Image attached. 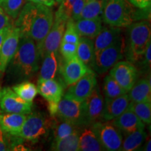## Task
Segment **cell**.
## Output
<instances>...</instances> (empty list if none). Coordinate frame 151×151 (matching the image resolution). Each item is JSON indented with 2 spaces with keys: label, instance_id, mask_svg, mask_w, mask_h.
Here are the masks:
<instances>
[{
  "label": "cell",
  "instance_id": "6da1fadb",
  "mask_svg": "<svg viewBox=\"0 0 151 151\" xmlns=\"http://www.w3.org/2000/svg\"><path fill=\"white\" fill-rule=\"evenodd\" d=\"M40 60L35 41L29 37H20L16 53L6 69L9 80L16 83L29 80L39 71Z\"/></svg>",
  "mask_w": 151,
  "mask_h": 151
},
{
  "label": "cell",
  "instance_id": "7a4b0ae2",
  "mask_svg": "<svg viewBox=\"0 0 151 151\" xmlns=\"http://www.w3.org/2000/svg\"><path fill=\"white\" fill-rule=\"evenodd\" d=\"M127 29V43L125 55L127 61L132 63L141 60L150 44V24L147 20L132 22Z\"/></svg>",
  "mask_w": 151,
  "mask_h": 151
},
{
  "label": "cell",
  "instance_id": "3957f363",
  "mask_svg": "<svg viewBox=\"0 0 151 151\" xmlns=\"http://www.w3.org/2000/svg\"><path fill=\"white\" fill-rule=\"evenodd\" d=\"M101 19L108 25L127 27L137 19L135 9L128 0H108Z\"/></svg>",
  "mask_w": 151,
  "mask_h": 151
},
{
  "label": "cell",
  "instance_id": "277c9868",
  "mask_svg": "<svg viewBox=\"0 0 151 151\" xmlns=\"http://www.w3.org/2000/svg\"><path fill=\"white\" fill-rule=\"evenodd\" d=\"M125 42L122 36L111 46L101 50L95 57L92 70L99 74L106 73L115 64L123 58L125 53Z\"/></svg>",
  "mask_w": 151,
  "mask_h": 151
},
{
  "label": "cell",
  "instance_id": "5b68a950",
  "mask_svg": "<svg viewBox=\"0 0 151 151\" xmlns=\"http://www.w3.org/2000/svg\"><path fill=\"white\" fill-rule=\"evenodd\" d=\"M52 9L47 6L38 4L37 14L32 22L28 37L32 39L38 48L41 46L53 23Z\"/></svg>",
  "mask_w": 151,
  "mask_h": 151
},
{
  "label": "cell",
  "instance_id": "8992f818",
  "mask_svg": "<svg viewBox=\"0 0 151 151\" xmlns=\"http://www.w3.org/2000/svg\"><path fill=\"white\" fill-rule=\"evenodd\" d=\"M68 18L60 8L55 15L53 23L48 35L40 46L38 48L41 58L51 52H58L60 43L65 32Z\"/></svg>",
  "mask_w": 151,
  "mask_h": 151
},
{
  "label": "cell",
  "instance_id": "52a82bcc",
  "mask_svg": "<svg viewBox=\"0 0 151 151\" xmlns=\"http://www.w3.org/2000/svg\"><path fill=\"white\" fill-rule=\"evenodd\" d=\"M53 118L72 122L78 127L85 126L83 101L76 100L64 94L58 103Z\"/></svg>",
  "mask_w": 151,
  "mask_h": 151
},
{
  "label": "cell",
  "instance_id": "ba28073f",
  "mask_svg": "<svg viewBox=\"0 0 151 151\" xmlns=\"http://www.w3.org/2000/svg\"><path fill=\"white\" fill-rule=\"evenodd\" d=\"M48 121L40 112H31L26 117L21 129L16 137L21 139L36 142L48 132Z\"/></svg>",
  "mask_w": 151,
  "mask_h": 151
},
{
  "label": "cell",
  "instance_id": "9c48e42d",
  "mask_svg": "<svg viewBox=\"0 0 151 151\" xmlns=\"http://www.w3.org/2000/svg\"><path fill=\"white\" fill-rule=\"evenodd\" d=\"M91 126L105 150H120L123 137L111 120L99 121Z\"/></svg>",
  "mask_w": 151,
  "mask_h": 151
},
{
  "label": "cell",
  "instance_id": "30bf717a",
  "mask_svg": "<svg viewBox=\"0 0 151 151\" xmlns=\"http://www.w3.org/2000/svg\"><path fill=\"white\" fill-rule=\"evenodd\" d=\"M32 103L21 99L12 88L5 87L0 90V110L2 113L28 115L32 112Z\"/></svg>",
  "mask_w": 151,
  "mask_h": 151
},
{
  "label": "cell",
  "instance_id": "8fae6325",
  "mask_svg": "<svg viewBox=\"0 0 151 151\" xmlns=\"http://www.w3.org/2000/svg\"><path fill=\"white\" fill-rule=\"evenodd\" d=\"M104 105V99L99 86H97L89 97L83 101L85 126L102 121Z\"/></svg>",
  "mask_w": 151,
  "mask_h": 151
},
{
  "label": "cell",
  "instance_id": "7c38bea8",
  "mask_svg": "<svg viewBox=\"0 0 151 151\" xmlns=\"http://www.w3.org/2000/svg\"><path fill=\"white\" fill-rule=\"evenodd\" d=\"M109 75L128 92L137 81L138 70L129 61H118L111 68Z\"/></svg>",
  "mask_w": 151,
  "mask_h": 151
},
{
  "label": "cell",
  "instance_id": "4fadbf2b",
  "mask_svg": "<svg viewBox=\"0 0 151 151\" xmlns=\"http://www.w3.org/2000/svg\"><path fill=\"white\" fill-rule=\"evenodd\" d=\"M97 86V75L90 69L78 81L69 86L65 95L80 101H84L88 97Z\"/></svg>",
  "mask_w": 151,
  "mask_h": 151
},
{
  "label": "cell",
  "instance_id": "5bb4252c",
  "mask_svg": "<svg viewBox=\"0 0 151 151\" xmlns=\"http://www.w3.org/2000/svg\"><path fill=\"white\" fill-rule=\"evenodd\" d=\"M20 39L18 28L12 27L3 41L0 51V74L4 73L7 66L16 53Z\"/></svg>",
  "mask_w": 151,
  "mask_h": 151
},
{
  "label": "cell",
  "instance_id": "9a60e30c",
  "mask_svg": "<svg viewBox=\"0 0 151 151\" xmlns=\"http://www.w3.org/2000/svg\"><path fill=\"white\" fill-rule=\"evenodd\" d=\"M90 70V68L76 56L65 61V64L61 69V73L66 86H70Z\"/></svg>",
  "mask_w": 151,
  "mask_h": 151
},
{
  "label": "cell",
  "instance_id": "2e32d148",
  "mask_svg": "<svg viewBox=\"0 0 151 151\" xmlns=\"http://www.w3.org/2000/svg\"><path fill=\"white\" fill-rule=\"evenodd\" d=\"M130 103L127 93L113 99H104L102 121H110L127 110Z\"/></svg>",
  "mask_w": 151,
  "mask_h": 151
},
{
  "label": "cell",
  "instance_id": "e0dca14e",
  "mask_svg": "<svg viewBox=\"0 0 151 151\" xmlns=\"http://www.w3.org/2000/svg\"><path fill=\"white\" fill-rule=\"evenodd\" d=\"M111 121L122 133L126 135L137 130L145 129V124L129 109Z\"/></svg>",
  "mask_w": 151,
  "mask_h": 151
},
{
  "label": "cell",
  "instance_id": "ac0fdd59",
  "mask_svg": "<svg viewBox=\"0 0 151 151\" xmlns=\"http://www.w3.org/2000/svg\"><path fill=\"white\" fill-rule=\"evenodd\" d=\"M122 36L121 29L113 26L102 27L100 32L94 39V47L95 57L104 49L113 44Z\"/></svg>",
  "mask_w": 151,
  "mask_h": 151
},
{
  "label": "cell",
  "instance_id": "d6986e66",
  "mask_svg": "<svg viewBox=\"0 0 151 151\" xmlns=\"http://www.w3.org/2000/svg\"><path fill=\"white\" fill-rule=\"evenodd\" d=\"M38 93L48 102H59L64 95V87L55 78L37 82Z\"/></svg>",
  "mask_w": 151,
  "mask_h": 151
},
{
  "label": "cell",
  "instance_id": "ffe728a7",
  "mask_svg": "<svg viewBox=\"0 0 151 151\" xmlns=\"http://www.w3.org/2000/svg\"><path fill=\"white\" fill-rule=\"evenodd\" d=\"M38 8L37 4L28 2L22 6L18 17L14 26L20 30V37H28L32 22L37 14Z\"/></svg>",
  "mask_w": 151,
  "mask_h": 151
},
{
  "label": "cell",
  "instance_id": "44dd1931",
  "mask_svg": "<svg viewBox=\"0 0 151 151\" xmlns=\"http://www.w3.org/2000/svg\"><path fill=\"white\" fill-rule=\"evenodd\" d=\"M27 115L0 113V127L7 134L16 136L21 129Z\"/></svg>",
  "mask_w": 151,
  "mask_h": 151
},
{
  "label": "cell",
  "instance_id": "7402d4cb",
  "mask_svg": "<svg viewBox=\"0 0 151 151\" xmlns=\"http://www.w3.org/2000/svg\"><path fill=\"white\" fill-rule=\"evenodd\" d=\"M79 150H105L91 125L83 126L79 131Z\"/></svg>",
  "mask_w": 151,
  "mask_h": 151
},
{
  "label": "cell",
  "instance_id": "603a6c76",
  "mask_svg": "<svg viewBox=\"0 0 151 151\" xmlns=\"http://www.w3.org/2000/svg\"><path fill=\"white\" fill-rule=\"evenodd\" d=\"M76 28L80 37L93 39L97 37L102 28L101 18L94 19L80 18L74 21Z\"/></svg>",
  "mask_w": 151,
  "mask_h": 151
},
{
  "label": "cell",
  "instance_id": "cb8c5ba5",
  "mask_svg": "<svg viewBox=\"0 0 151 151\" xmlns=\"http://www.w3.org/2000/svg\"><path fill=\"white\" fill-rule=\"evenodd\" d=\"M131 101L134 102H151L150 79L141 78L137 81L132 88L127 92Z\"/></svg>",
  "mask_w": 151,
  "mask_h": 151
},
{
  "label": "cell",
  "instance_id": "d4e9b609",
  "mask_svg": "<svg viewBox=\"0 0 151 151\" xmlns=\"http://www.w3.org/2000/svg\"><path fill=\"white\" fill-rule=\"evenodd\" d=\"M76 56L92 70L95 60L94 41L89 38L81 37L77 45Z\"/></svg>",
  "mask_w": 151,
  "mask_h": 151
},
{
  "label": "cell",
  "instance_id": "484cf974",
  "mask_svg": "<svg viewBox=\"0 0 151 151\" xmlns=\"http://www.w3.org/2000/svg\"><path fill=\"white\" fill-rule=\"evenodd\" d=\"M38 81L55 78L58 70V52H51L43 55Z\"/></svg>",
  "mask_w": 151,
  "mask_h": 151
},
{
  "label": "cell",
  "instance_id": "4316f807",
  "mask_svg": "<svg viewBox=\"0 0 151 151\" xmlns=\"http://www.w3.org/2000/svg\"><path fill=\"white\" fill-rule=\"evenodd\" d=\"M107 1L108 0H87L78 19L101 18Z\"/></svg>",
  "mask_w": 151,
  "mask_h": 151
},
{
  "label": "cell",
  "instance_id": "83f0119b",
  "mask_svg": "<svg viewBox=\"0 0 151 151\" xmlns=\"http://www.w3.org/2000/svg\"><path fill=\"white\" fill-rule=\"evenodd\" d=\"M79 131L77 130L67 137L54 141L51 150L57 151H78L79 150Z\"/></svg>",
  "mask_w": 151,
  "mask_h": 151
},
{
  "label": "cell",
  "instance_id": "f1b7e54d",
  "mask_svg": "<svg viewBox=\"0 0 151 151\" xmlns=\"http://www.w3.org/2000/svg\"><path fill=\"white\" fill-rule=\"evenodd\" d=\"M147 137V133L144 129L137 130L127 134L122 140L120 150L134 151L140 148Z\"/></svg>",
  "mask_w": 151,
  "mask_h": 151
},
{
  "label": "cell",
  "instance_id": "f546056e",
  "mask_svg": "<svg viewBox=\"0 0 151 151\" xmlns=\"http://www.w3.org/2000/svg\"><path fill=\"white\" fill-rule=\"evenodd\" d=\"M12 90L21 99L29 103H32L38 94L37 87L33 83L28 81H22L15 85L12 87Z\"/></svg>",
  "mask_w": 151,
  "mask_h": 151
},
{
  "label": "cell",
  "instance_id": "4dcf8cb0",
  "mask_svg": "<svg viewBox=\"0 0 151 151\" xmlns=\"http://www.w3.org/2000/svg\"><path fill=\"white\" fill-rule=\"evenodd\" d=\"M127 109L132 111L144 124H150L151 122V102H134L130 101Z\"/></svg>",
  "mask_w": 151,
  "mask_h": 151
},
{
  "label": "cell",
  "instance_id": "1f68e13d",
  "mask_svg": "<svg viewBox=\"0 0 151 151\" xmlns=\"http://www.w3.org/2000/svg\"><path fill=\"white\" fill-rule=\"evenodd\" d=\"M103 91L105 99H113L127 93L109 74L106 76L104 80Z\"/></svg>",
  "mask_w": 151,
  "mask_h": 151
},
{
  "label": "cell",
  "instance_id": "d6a6232c",
  "mask_svg": "<svg viewBox=\"0 0 151 151\" xmlns=\"http://www.w3.org/2000/svg\"><path fill=\"white\" fill-rule=\"evenodd\" d=\"M60 120L61 122L57 124L55 127L53 132L54 141L67 137L77 130H79L81 127L73 124L72 122L66 121V120Z\"/></svg>",
  "mask_w": 151,
  "mask_h": 151
},
{
  "label": "cell",
  "instance_id": "836d02e7",
  "mask_svg": "<svg viewBox=\"0 0 151 151\" xmlns=\"http://www.w3.org/2000/svg\"><path fill=\"white\" fill-rule=\"evenodd\" d=\"M24 0H0V7L12 19H16Z\"/></svg>",
  "mask_w": 151,
  "mask_h": 151
},
{
  "label": "cell",
  "instance_id": "e575fe53",
  "mask_svg": "<svg viewBox=\"0 0 151 151\" xmlns=\"http://www.w3.org/2000/svg\"><path fill=\"white\" fill-rule=\"evenodd\" d=\"M80 37L76 28L74 20H73L72 19H68L62 41L78 44Z\"/></svg>",
  "mask_w": 151,
  "mask_h": 151
},
{
  "label": "cell",
  "instance_id": "d590c367",
  "mask_svg": "<svg viewBox=\"0 0 151 151\" xmlns=\"http://www.w3.org/2000/svg\"><path fill=\"white\" fill-rule=\"evenodd\" d=\"M77 45L78 44L61 41L59 47L60 52L65 61L71 60V58L76 56Z\"/></svg>",
  "mask_w": 151,
  "mask_h": 151
},
{
  "label": "cell",
  "instance_id": "8d00e7d4",
  "mask_svg": "<svg viewBox=\"0 0 151 151\" xmlns=\"http://www.w3.org/2000/svg\"><path fill=\"white\" fill-rule=\"evenodd\" d=\"M76 0H62L59 8L62 11V12L66 15L68 19L71 18V11L74 6Z\"/></svg>",
  "mask_w": 151,
  "mask_h": 151
},
{
  "label": "cell",
  "instance_id": "74e56055",
  "mask_svg": "<svg viewBox=\"0 0 151 151\" xmlns=\"http://www.w3.org/2000/svg\"><path fill=\"white\" fill-rule=\"evenodd\" d=\"M87 0H76L74 6H73L72 11H71V18L69 19H72L73 20H78L80 17L81 13L83 9L85 4Z\"/></svg>",
  "mask_w": 151,
  "mask_h": 151
},
{
  "label": "cell",
  "instance_id": "f35d334b",
  "mask_svg": "<svg viewBox=\"0 0 151 151\" xmlns=\"http://www.w3.org/2000/svg\"><path fill=\"white\" fill-rule=\"evenodd\" d=\"M141 65L143 67V69H147L148 71H150V61H151V48L150 44L149 45L147 48L146 52L141 59Z\"/></svg>",
  "mask_w": 151,
  "mask_h": 151
},
{
  "label": "cell",
  "instance_id": "ab89813d",
  "mask_svg": "<svg viewBox=\"0 0 151 151\" xmlns=\"http://www.w3.org/2000/svg\"><path fill=\"white\" fill-rule=\"evenodd\" d=\"M134 6L139 9H150L151 0H128Z\"/></svg>",
  "mask_w": 151,
  "mask_h": 151
},
{
  "label": "cell",
  "instance_id": "60d3db41",
  "mask_svg": "<svg viewBox=\"0 0 151 151\" xmlns=\"http://www.w3.org/2000/svg\"><path fill=\"white\" fill-rule=\"evenodd\" d=\"M10 18V17L0 7V31L7 26L11 24Z\"/></svg>",
  "mask_w": 151,
  "mask_h": 151
},
{
  "label": "cell",
  "instance_id": "b9f144b4",
  "mask_svg": "<svg viewBox=\"0 0 151 151\" xmlns=\"http://www.w3.org/2000/svg\"><path fill=\"white\" fill-rule=\"evenodd\" d=\"M9 150V149L8 146H7V141L5 136V132L0 127V151Z\"/></svg>",
  "mask_w": 151,
  "mask_h": 151
},
{
  "label": "cell",
  "instance_id": "7bdbcfd3",
  "mask_svg": "<svg viewBox=\"0 0 151 151\" xmlns=\"http://www.w3.org/2000/svg\"><path fill=\"white\" fill-rule=\"evenodd\" d=\"M13 27H14V25L10 24V25L7 26V27L4 28L3 29H1V31H0V51H1V46H2L4 40L5 39L6 37L8 35V34L9 33V32L11 31V29H12Z\"/></svg>",
  "mask_w": 151,
  "mask_h": 151
},
{
  "label": "cell",
  "instance_id": "ee69618b",
  "mask_svg": "<svg viewBox=\"0 0 151 151\" xmlns=\"http://www.w3.org/2000/svg\"><path fill=\"white\" fill-rule=\"evenodd\" d=\"M28 1L32 2L37 4H42L51 7L55 4V0H27Z\"/></svg>",
  "mask_w": 151,
  "mask_h": 151
},
{
  "label": "cell",
  "instance_id": "f6af8a7d",
  "mask_svg": "<svg viewBox=\"0 0 151 151\" xmlns=\"http://www.w3.org/2000/svg\"><path fill=\"white\" fill-rule=\"evenodd\" d=\"M150 140L149 139V141H148V142H146V144H145V146H143V149H141L142 150H146V151H150L151 150V147H150Z\"/></svg>",
  "mask_w": 151,
  "mask_h": 151
},
{
  "label": "cell",
  "instance_id": "bcb514c9",
  "mask_svg": "<svg viewBox=\"0 0 151 151\" xmlns=\"http://www.w3.org/2000/svg\"><path fill=\"white\" fill-rule=\"evenodd\" d=\"M62 1V0H55V1H57V2H58V3H60Z\"/></svg>",
  "mask_w": 151,
  "mask_h": 151
},
{
  "label": "cell",
  "instance_id": "7dc6e473",
  "mask_svg": "<svg viewBox=\"0 0 151 151\" xmlns=\"http://www.w3.org/2000/svg\"><path fill=\"white\" fill-rule=\"evenodd\" d=\"M0 90H1V87H0ZM0 113H1V110H0Z\"/></svg>",
  "mask_w": 151,
  "mask_h": 151
}]
</instances>
